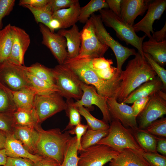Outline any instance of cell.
I'll use <instances>...</instances> for the list:
<instances>
[{"mask_svg": "<svg viewBox=\"0 0 166 166\" xmlns=\"http://www.w3.org/2000/svg\"><path fill=\"white\" fill-rule=\"evenodd\" d=\"M34 128L38 134L36 155L52 158L61 164L67 144L72 137L68 131L62 133L58 128L45 130L39 124Z\"/></svg>", "mask_w": 166, "mask_h": 166, "instance_id": "3957f363", "label": "cell"}, {"mask_svg": "<svg viewBox=\"0 0 166 166\" xmlns=\"http://www.w3.org/2000/svg\"><path fill=\"white\" fill-rule=\"evenodd\" d=\"M13 113H0V131L6 135L13 133Z\"/></svg>", "mask_w": 166, "mask_h": 166, "instance_id": "7bdbcfd3", "label": "cell"}, {"mask_svg": "<svg viewBox=\"0 0 166 166\" xmlns=\"http://www.w3.org/2000/svg\"><path fill=\"white\" fill-rule=\"evenodd\" d=\"M143 53L149 54L152 58L162 67L166 63V40L157 42L152 37L143 42Z\"/></svg>", "mask_w": 166, "mask_h": 166, "instance_id": "cb8c5ba5", "label": "cell"}, {"mask_svg": "<svg viewBox=\"0 0 166 166\" xmlns=\"http://www.w3.org/2000/svg\"><path fill=\"white\" fill-rule=\"evenodd\" d=\"M4 146L6 154L8 157L26 158L35 163L41 160L43 156L30 152L24 147L22 143L16 139L13 133L6 135Z\"/></svg>", "mask_w": 166, "mask_h": 166, "instance_id": "d6986e66", "label": "cell"}, {"mask_svg": "<svg viewBox=\"0 0 166 166\" xmlns=\"http://www.w3.org/2000/svg\"><path fill=\"white\" fill-rule=\"evenodd\" d=\"M145 58L162 81L164 90L166 88V70L156 61L148 54L143 53Z\"/></svg>", "mask_w": 166, "mask_h": 166, "instance_id": "60d3db41", "label": "cell"}, {"mask_svg": "<svg viewBox=\"0 0 166 166\" xmlns=\"http://www.w3.org/2000/svg\"><path fill=\"white\" fill-rule=\"evenodd\" d=\"M11 26L9 23L0 31V63L7 60L10 54L12 43Z\"/></svg>", "mask_w": 166, "mask_h": 166, "instance_id": "f1b7e54d", "label": "cell"}, {"mask_svg": "<svg viewBox=\"0 0 166 166\" xmlns=\"http://www.w3.org/2000/svg\"><path fill=\"white\" fill-rule=\"evenodd\" d=\"M150 97V96L143 97L133 102L131 107L134 115L136 117L144 109Z\"/></svg>", "mask_w": 166, "mask_h": 166, "instance_id": "c3c4849f", "label": "cell"}, {"mask_svg": "<svg viewBox=\"0 0 166 166\" xmlns=\"http://www.w3.org/2000/svg\"><path fill=\"white\" fill-rule=\"evenodd\" d=\"M61 27L60 22L56 19L53 18L49 23L48 28L51 32L54 33L55 30L61 29Z\"/></svg>", "mask_w": 166, "mask_h": 166, "instance_id": "11a10c76", "label": "cell"}, {"mask_svg": "<svg viewBox=\"0 0 166 166\" xmlns=\"http://www.w3.org/2000/svg\"><path fill=\"white\" fill-rule=\"evenodd\" d=\"M5 166H33V162L26 158L7 157L6 163Z\"/></svg>", "mask_w": 166, "mask_h": 166, "instance_id": "7dc6e473", "label": "cell"}, {"mask_svg": "<svg viewBox=\"0 0 166 166\" xmlns=\"http://www.w3.org/2000/svg\"><path fill=\"white\" fill-rule=\"evenodd\" d=\"M156 150L163 156L166 155V139L164 137L157 138Z\"/></svg>", "mask_w": 166, "mask_h": 166, "instance_id": "db71d44e", "label": "cell"}, {"mask_svg": "<svg viewBox=\"0 0 166 166\" xmlns=\"http://www.w3.org/2000/svg\"><path fill=\"white\" fill-rule=\"evenodd\" d=\"M109 8L105 0H91L85 6L81 7L78 21L85 23L94 12Z\"/></svg>", "mask_w": 166, "mask_h": 166, "instance_id": "4dcf8cb0", "label": "cell"}, {"mask_svg": "<svg viewBox=\"0 0 166 166\" xmlns=\"http://www.w3.org/2000/svg\"><path fill=\"white\" fill-rule=\"evenodd\" d=\"M154 136L166 137V118L162 117L150 124L145 130Z\"/></svg>", "mask_w": 166, "mask_h": 166, "instance_id": "ab89813d", "label": "cell"}, {"mask_svg": "<svg viewBox=\"0 0 166 166\" xmlns=\"http://www.w3.org/2000/svg\"><path fill=\"white\" fill-rule=\"evenodd\" d=\"M88 128V126L87 124L85 125L81 123L74 127L71 130L68 131L70 134L76 135L75 136L77 140L78 152L83 150L81 145V140L82 136Z\"/></svg>", "mask_w": 166, "mask_h": 166, "instance_id": "bcb514c9", "label": "cell"}, {"mask_svg": "<svg viewBox=\"0 0 166 166\" xmlns=\"http://www.w3.org/2000/svg\"><path fill=\"white\" fill-rule=\"evenodd\" d=\"M7 88L17 109L31 110L33 108L37 94L32 89L28 88L13 91Z\"/></svg>", "mask_w": 166, "mask_h": 166, "instance_id": "d4e9b609", "label": "cell"}, {"mask_svg": "<svg viewBox=\"0 0 166 166\" xmlns=\"http://www.w3.org/2000/svg\"><path fill=\"white\" fill-rule=\"evenodd\" d=\"M81 88L83 92L82 95L80 99L74 102L75 106L77 107L84 106L91 109L92 105H96L102 114V120L108 124L110 123L112 119L108 109L107 98L98 94L93 86L82 81Z\"/></svg>", "mask_w": 166, "mask_h": 166, "instance_id": "4fadbf2b", "label": "cell"}, {"mask_svg": "<svg viewBox=\"0 0 166 166\" xmlns=\"http://www.w3.org/2000/svg\"><path fill=\"white\" fill-rule=\"evenodd\" d=\"M16 109L6 87L0 82V113H12Z\"/></svg>", "mask_w": 166, "mask_h": 166, "instance_id": "74e56055", "label": "cell"}, {"mask_svg": "<svg viewBox=\"0 0 166 166\" xmlns=\"http://www.w3.org/2000/svg\"><path fill=\"white\" fill-rule=\"evenodd\" d=\"M52 70L58 93L67 99H80L83 94L82 81L77 74L64 64L57 65Z\"/></svg>", "mask_w": 166, "mask_h": 166, "instance_id": "8992f818", "label": "cell"}, {"mask_svg": "<svg viewBox=\"0 0 166 166\" xmlns=\"http://www.w3.org/2000/svg\"><path fill=\"white\" fill-rule=\"evenodd\" d=\"M80 33L81 44L78 56L92 58L103 57L109 47L98 39L90 18Z\"/></svg>", "mask_w": 166, "mask_h": 166, "instance_id": "8fae6325", "label": "cell"}, {"mask_svg": "<svg viewBox=\"0 0 166 166\" xmlns=\"http://www.w3.org/2000/svg\"><path fill=\"white\" fill-rule=\"evenodd\" d=\"M97 144L107 145L119 152L126 148L140 152L144 151L136 140L132 130L124 127L120 121L113 119H112L108 134Z\"/></svg>", "mask_w": 166, "mask_h": 166, "instance_id": "277c9868", "label": "cell"}, {"mask_svg": "<svg viewBox=\"0 0 166 166\" xmlns=\"http://www.w3.org/2000/svg\"><path fill=\"white\" fill-rule=\"evenodd\" d=\"M144 158L150 166H166V157L157 152H146L142 153Z\"/></svg>", "mask_w": 166, "mask_h": 166, "instance_id": "b9f144b4", "label": "cell"}, {"mask_svg": "<svg viewBox=\"0 0 166 166\" xmlns=\"http://www.w3.org/2000/svg\"><path fill=\"white\" fill-rule=\"evenodd\" d=\"M80 57L83 59L87 65L94 72L109 69L112 66V60L106 59L103 57L94 58Z\"/></svg>", "mask_w": 166, "mask_h": 166, "instance_id": "f35d334b", "label": "cell"}, {"mask_svg": "<svg viewBox=\"0 0 166 166\" xmlns=\"http://www.w3.org/2000/svg\"><path fill=\"white\" fill-rule=\"evenodd\" d=\"M150 0H121L119 17L124 22L131 26L139 15H143L148 10Z\"/></svg>", "mask_w": 166, "mask_h": 166, "instance_id": "ac0fdd59", "label": "cell"}, {"mask_svg": "<svg viewBox=\"0 0 166 166\" xmlns=\"http://www.w3.org/2000/svg\"><path fill=\"white\" fill-rule=\"evenodd\" d=\"M7 157L5 149H0V166H5V165Z\"/></svg>", "mask_w": 166, "mask_h": 166, "instance_id": "9f6ffc18", "label": "cell"}, {"mask_svg": "<svg viewBox=\"0 0 166 166\" xmlns=\"http://www.w3.org/2000/svg\"><path fill=\"white\" fill-rule=\"evenodd\" d=\"M57 33L66 39L67 48L66 59H71L77 57L79 54L81 44V33L77 26L75 24L69 30L60 29Z\"/></svg>", "mask_w": 166, "mask_h": 166, "instance_id": "603a6c76", "label": "cell"}, {"mask_svg": "<svg viewBox=\"0 0 166 166\" xmlns=\"http://www.w3.org/2000/svg\"><path fill=\"white\" fill-rule=\"evenodd\" d=\"M15 1V0H0V31L2 29V19L13 10Z\"/></svg>", "mask_w": 166, "mask_h": 166, "instance_id": "ee69618b", "label": "cell"}, {"mask_svg": "<svg viewBox=\"0 0 166 166\" xmlns=\"http://www.w3.org/2000/svg\"><path fill=\"white\" fill-rule=\"evenodd\" d=\"M109 7L117 15L120 16L121 11V0H106Z\"/></svg>", "mask_w": 166, "mask_h": 166, "instance_id": "f907efd6", "label": "cell"}, {"mask_svg": "<svg viewBox=\"0 0 166 166\" xmlns=\"http://www.w3.org/2000/svg\"><path fill=\"white\" fill-rule=\"evenodd\" d=\"M81 115L85 118L87 122L88 129L92 130L109 129V125L102 120H99L93 116L88 109L83 106L77 107Z\"/></svg>", "mask_w": 166, "mask_h": 166, "instance_id": "d590c367", "label": "cell"}, {"mask_svg": "<svg viewBox=\"0 0 166 166\" xmlns=\"http://www.w3.org/2000/svg\"><path fill=\"white\" fill-rule=\"evenodd\" d=\"M39 26L42 35V43L49 49L59 64H62L67 57L66 39L57 33L51 32L43 24L40 23Z\"/></svg>", "mask_w": 166, "mask_h": 166, "instance_id": "5bb4252c", "label": "cell"}, {"mask_svg": "<svg viewBox=\"0 0 166 166\" xmlns=\"http://www.w3.org/2000/svg\"><path fill=\"white\" fill-rule=\"evenodd\" d=\"M66 102L57 92L47 94H37L34 109L38 124L57 113L65 110Z\"/></svg>", "mask_w": 166, "mask_h": 166, "instance_id": "ba28073f", "label": "cell"}, {"mask_svg": "<svg viewBox=\"0 0 166 166\" xmlns=\"http://www.w3.org/2000/svg\"><path fill=\"white\" fill-rule=\"evenodd\" d=\"M133 132L137 142L144 151L157 152L156 150L157 137L145 130L139 128Z\"/></svg>", "mask_w": 166, "mask_h": 166, "instance_id": "83f0119b", "label": "cell"}, {"mask_svg": "<svg viewBox=\"0 0 166 166\" xmlns=\"http://www.w3.org/2000/svg\"><path fill=\"white\" fill-rule=\"evenodd\" d=\"M65 102L66 108L65 110L66 116L69 118V122L64 130L73 128L81 124V115L73 99H67Z\"/></svg>", "mask_w": 166, "mask_h": 166, "instance_id": "8d00e7d4", "label": "cell"}, {"mask_svg": "<svg viewBox=\"0 0 166 166\" xmlns=\"http://www.w3.org/2000/svg\"><path fill=\"white\" fill-rule=\"evenodd\" d=\"M164 90L163 83L160 78L156 76L149 80L132 92L123 101L124 104H132L137 100L144 97L150 96L159 90Z\"/></svg>", "mask_w": 166, "mask_h": 166, "instance_id": "7402d4cb", "label": "cell"}, {"mask_svg": "<svg viewBox=\"0 0 166 166\" xmlns=\"http://www.w3.org/2000/svg\"><path fill=\"white\" fill-rule=\"evenodd\" d=\"M109 129L87 130L82 136L81 144L83 149L97 144L108 134Z\"/></svg>", "mask_w": 166, "mask_h": 166, "instance_id": "e575fe53", "label": "cell"}, {"mask_svg": "<svg viewBox=\"0 0 166 166\" xmlns=\"http://www.w3.org/2000/svg\"><path fill=\"white\" fill-rule=\"evenodd\" d=\"M166 114V94L159 90L150 96L145 107L138 116L139 128L145 129L153 122Z\"/></svg>", "mask_w": 166, "mask_h": 166, "instance_id": "7c38bea8", "label": "cell"}, {"mask_svg": "<svg viewBox=\"0 0 166 166\" xmlns=\"http://www.w3.org/2000/svg\"><path fill=\"white\" fill-rule=\"evenodd\" d=\"M12 115L14 125L35 127L39 124L33 108L31 110L17 109Z\"/></svg>", "mask_w": 166, "mask_h": 166, "instance_id": "4316f807", "label": "cell"}, {"mask_svg": "<svg viewBox=\"0 0 166 166\" xmlns=\"http://www.w3.org/2000/svg\"><path fill=\"white\" fill-rule=\"evenodd\" d=\"M142 152L126 148L119 152L116 157L113 159L110 166H150L145 159Z\"/></svg>", "mask_w": 166, "mask_h": 166, "instance_id": "ffe728a7", "label": "cell"}, {"mask_svg": "<svg viewBox=\"0 0 166 166\" xmlns=\"http://www.w3.org/2000/svg\"><path fill=\"white\" fill-rule=\"evenodd\" d=\"M25 70L30 87L37 94H45L58 92L56 85L39 79L28 72L25 69Z\"/></svg>", "mask_w": 166, "mask_h": 166, "instance_id": "f546056e", "label": "cell"}, {"mask_svg": "<svg viewBox=\"0 0 166 166\" xmlns=\"http://www.w3.org/2000/svg\"><path fill=\"white\" fill-rule=\"evenodd\" d=\"M152 38L157 42H161L166 40V22L163 27L160 30L154 32Z\"/></svg>", "mask_w": 166, "mask_h": 166, "instance_id": "f5cc1de1", "label": "cell"}, {"mask_svg": "<svg viewBox=\"0 0 166 166\" xmlns=\"http://www.w3.org/2000/svg\"><path fill=\"white\" fill-rule=\"evenodd\" d=\"M81 7L78 2L70 7L57 10L53 13V18L57 20L61 29H65L76 24L78 21Z\"/></svg>", "mask_w": 166, "mask_h": 166, "instance_id": "484cf974", "label": "cell"}, {"mask_svg": "<svg viewBox=\"0 0 166 166\" xmlns=\"http://www.w3.org/2000/svg\"><path fill=\"white\" fill-rule=\"evenodd\" d=\"M11 31L12 46L7 60L17 65H24L25 54L30 42V36L24 30L15 26H11Z\"/></svg>", "mask_w": 166, "mask_h": 166, "instance_id": "9a60e30c", "label": "cell"}, {"mask_svg": "<svg viewBox=\"0 0 166 166\" xmlns=\"http://www.w3.org/2000/svg\"><path fill=\"white\" fill-rule=\"evenodd\" d=\"M90 18L99 40L102 43L111 48L113 52L117 61V73H121L122 66L125 61L130 56L135 55L137 53L134 49L123 46L110 35L105 27L100 15L93 14Z\"/></svg>", "mask_w": 166, "mask_h": 166, "instance_id": "52a82bcc", "label": "cell"}, {"mask_svg": "<svg viewBox=\"0 0 166 166\" xmlns=\"http://www.w3.org/2000/svg\"><path fill=\"white\" fill-rule=\"evenodd\" d=\"M26 70L37 78L56 85L52 69L47 68L38 63L30 66H25Z\"/></svg>", "mask_w": 166, "mask_h": 166, "instance_id": "1f68e13d", "label": "cell"}, {"mask_svg": "<svg viewBox=\"0 0 166 166\" xmlns=\"http://www.w3.org/2000/svg\"><path fill=\"white\" fill-rule=\"evenodd\" d=\"M6 138V134L2 132H0V149L4 148Z\"/></svg>", "mask_w": 166, "mask_h": 166, "instance_id": "6f0895ef", "label": "cell"}, {"mask_svg": "<svg viewBox=\"0 0 166 166\" xmlns=\"http://www.w3.org/2000/svg\"><path fill=\"white\" fill-rule=\"evenodd\" d=\"M166 8V0H155L150 3L145 16L133 26L135 32H144L149 38L154 32L153 24L155 20L160 19Z\"/></svg>", "mask_w": 166, "mask_h": 166, "instance_id": "e0dca14e", "label": "cell"}, {"mask_svg": "<svg viewBox=\"0 0 166 166\" xmlns=\"http://www.w3.org/2000/svg\"><path fill=\"white\" fill-rule=\"evenodd\" d=\"M77 166H103L118 155L119 152L103 144H97L78 151Z\"/></svg>", "mask_w": 166, "mask_h": 166, "instance_id": "30bf717a", "label": "cell"}, {"mask_svg": "<svg viewBox=\"0 0 166 166\" xmlns=\"http://www.w3.org/2000/svg\"><path fill=\"white\" fill-rule=\"evenodd\" d=\"M99 11L103 22L107 26L112 28L120 40L124 41L127 44H130L135 47L141 56L144 57L142 45L146 36H138L133 26L126 24L110 10L105 9Z\"/></svg>", "mask_w": 166, "mask_h": 166, "instance_id": "5b68a950", "label": "cell"}, {"mask_svg": "<svg viewBox=\"0 0 166 166\" xmlns=\"http://www.w3.org/2000/svg\"><path fill=\"white\" fill-rule=\"evenodd\" d=\"M48 3L42 8H36L27 5L22 6L26 8L31 12L37 23L43 24L48 28L49 23L53 18V13L51 11Z\"/></svg>", "mask_w": 166, "mask_h": 166, "instance_id": "836d02e7", "label": "cell"}, {"mask_svg": "<svg viewBox=\"0 0 166 166\" xmlns=\"http://www.w3.org/2000/svg\"><path fill=\"white\" fill-rule=\"evenodd\" d=\"M63 64L73 70L81 81L93 86L99 95L106 98L115 97L116 99L121 82L120 73H116L111 79H102L98 76L83 59L79 56L66 59Z\"/></svg>", "mask_w": 166, "mask_h": 166, "instance_id": "7a4b0ae2", "label": "cell"}, {"mask_svg": "<svg viewBox=\"0 0 166 166\" xmlns=\"http://www.w3.org/2000/svg\"><path fill=\"white\" fill-rule=\"evenodd\" d=\"M49 0H20L19 5H27L36 8H42L46 6Z\"/></svg>", "mask_w": 166, "mask_h": 166, "instance_id": "681fc988", "label": "cell"}, {"mask_svg": "<svg viewBox=\"0 0 166 166\" xmlns=\"http://www.w3.org/2000/svg\"><path fill=\"white\" fill-rule=\"evenodd\" d=\"M60 164L55 160L47 157L42 158L35 163H33V166H57Z\"/></svg>", "mask_w": 166, "mask_h": 166, "instance_id": "816d5d0a", "label": "cell"}, {"mask_svg": "<svg viewBox=\"0 0 166 166\" xmlns=\"http://www.w3.org/2000/svg\"><path fill=\"white\" fill-rule=\"evenodd\" d=\"M78 150L75 136L72 137L67 145L62 163L57 166H77Z\"/></svg>", "mask_w": 166, "mask_h": 166, "instance_id": "d6a6232c", "label": "cell"}, {"mask_svg": "<svg viewBox=\"0 0 166 166\" xmlns=\"http://www.w3.org/2000/svg\"><path fill=\"white\" fill-rule=\"evenodd\" d=\"M157 75L145 57L138 51L134 58L128 61L125 70L120 73L121 82L117 101L122 102L132 92Z\"/></svg>", "mask_w": 166, "mask_h": 166, "instance_id": "6da1fadb", "label": "cell"}, {"mask_svg": "<svg viewBox=\"0 0 166 166\" xmlns=\"http://www.w3.org/2000/svg\"><path fill=\"white\" fill-rule=\"evenodd\" d=\"M13 134L30 152L36 155V144L38 134L34 127L14 125Z\"/></svg>", "mask_w": 166, "mask_h": 166, "instance_id": "44dd1931", "label": "cell"}, {"mask_svg": "<svg viewBox=\"0 0 166 166\" xmlns=\"http://www.w3.org/2000/svg\"><path fill=\"white\" fill-rule=\"evenodd\" d=\"M25 66L14 64L7 60L0 63V82L13 91L31 88Z\"/></svg>", "mask_w": 166, "mask_h": 166, "instance_id": "9c48e42d", "label": "cell"}, {"mask_svg": "<svg viewBox=\"0 0 166 166\" xmlns=\"http://www.w3.org/2000/svg\"><path fill=\"white\" fill-rule=\"evenodd\" d=\"M108 110L111 119L118 120L124 127L130 128L133 131L139 129L131 106L119 103L115 97L107 98Z\"/></svg>", "mask_w": 166, "mask_h": 166, "instance_id": "2e32d148", "label": "cell"}, {"mask_svg": "<svg viewBox=\"0 0 166 166\" xmlns=\"http://www.w3.org/2000/svg\"><path fill=\"white\" fill-rule=\"evenodd\" d=\"M78 2V0H49L48 5L53 13L59 10L69 8Z\"/></svg>", "mask_w": 166, "mask_h": 166, "instance_id": "f6af8a7d", "label": "cell"}]
</instances>
